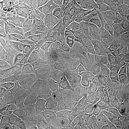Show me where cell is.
Here are the masks:
<instances>
[{"mask_svg": "<svg viewBox=\"0 0 129 129\" xmlns=\"http://www.w3.org/2000/svg\"><path fill=\"white\" fill-rule=\"evenodd\" d=\"M120 40L105 29V25L90 30L87 42L93 55L101 58L107 55Z\"/></svg>", "mask_w": 129, "mask_h": 129, "instance_id": "1", "label": "cell"}, {"mask_svg": "<svg viewBox=\"0 0 129 129\" xmlns=\"http://www.w3.org/2000/svg\"><path fill=\"white\" fill-rule=\"evenodd\" d=\"M116 14L119 13L111 7L104 0H102L90 9L78 14L74 18L91 30L105 25L109 18Z\"/></svg>", "mask_w": 129, "mask_h": 129, "instance_id": "2", "label": "cell"}, {"mask_svg": "<svg viewBox=\"0 0 129 129\" xmlns=\"http://www.w3.org/2000/svg\"><path fill=\"white\" fill-rule=\"evenodd\" d=\"M1 88V119L17 125L21 129L26 128L27 112L21 106H14Z\"/></svg>", "mask_w": 129, "mask_h": 129, "instance_id": "3", "label": "cell"}, {"mask_svg": "<svg viewBox=\"0 0 129 129\" xmlns=\"http://www.w3.org/2000/svg\"><path fill=\"white\" fill-rule=\"evenodd\" d=\"M14 89L22 92L28 99L37 106H45L46 88L39 83L23 82L13 78Z\"/></svg>", "mask_w": 129, "mask_h": 129, "instance_id": "4", "label": "cell"}, {"mask_svg": "<svg viewBox=\"0 0 129 129\" xmlns=\"http://www.w3.org/2000/svg\"><path fill=\"white\" fill-rule=\"evenodd\" d=\"M52 38L53 37L39 32L34 28L26 37L14 42L33 53L46 55V47Z\"/></svg>", "mask_w": 129, "mask_h": 129, "instance_id": "5", "label": "cell"}, {"mask_svg": "<svg viewBox=\"0 0 129 129\" xmlns=\"http://www.w3.org/2000/svg\"><path fill=\"white\" fill-rule=\"evenodd\" d=\"M100 60L107 63L117 64L128 70L129 55L125 49L124 37L120 40V42L107 55L100 58Z\"/></svg>", "mask_w": 129, "mask_h": 129, "instance_id": "6", "label": "cell"}, {"mask_svg": "<svg viewBox=\"0 0 129 129\" xmlns=\"http://www.w3.org/2000/svg\"><path fill=\"white\" fill-rule=\"evenodd\" d=\"M70 96L69 90L46 88V102L45 106L47 109H54L59 111L69 100Z\"/></svg>", "mask_w": 129, "mask_h": 129, "instance_id": "7", "label": "cell"}, {"mask_svg": "<svg viewBox=\"0 0 129 129\" xmlns=\"http://www.w3.org/2000/svg\"><path fill=\"white\" fill-rule=\"evenodd\" d=\"M33 53L23 46L19 45L15 42L11 43L9 56L11 64L14 69L25 67L28 60Z\"/></svg>", "mask_w": 129, "mask_h": 129, "instance_id": "8", "label": "cell"}, {"mask_svg": "<svg viewBox=\"0 0 129 129\" xmlns=\"http://www.w3.org/2000/svg\"><path fill=\"white\" fill-rule=\"evenodd\" d=\"M78 109L75 103L69 100L59 111L55 125L63 127L69 124L78 118Z\"/></svg>", "mask_w": 129, "mask_h": 129, "instance_id": "9", "label": "cell"}, {"mask_svg": "<svg viewBox=\"0 0 129 129\" xmlns=\"http://www.w3.org/2000/svg\"><path fill=\"white\" fill-rule=\"evenodd\" d=\"M105 29L117 39L121 40L124 37L127 30L126 21L124 16L120 14L112 15L106 22Z\"/></svg>", "mask_w": 129, "mask_h": 129, "instance_id": "10", "label": "cell"}, {"mask_svg": "<svg viewBox=\"0 0 129 129\" xmlns=\"http://www.w3.org/2000/svg\"><path fill=\"white\" fill-rule=\"evenodd\" d=\"M66 44L65 39L56 37H53L46 50V56L50 65L63 59L62 55Z\"/></svg>", "mask_w": 129, "mask_h": 129, "instance_id": "11", "label": "cell"}, {"mask_svg": "<svg viewBox=\"0 0 129 129\" xmlns=\"http://www.w3.org/2000/svg\"><path fill=\"white\" fill-rule=\"evenodd\" d=\"M65 47L74 54L80 57H87L94 55L92 54L87 42L71 35L66 39Z\"/></svg>", "mask_w": 129, "mask_h": 129, "instance_id": "12", "label": "cell"}, {"mask_svg": "<svg viewBox=\"0 0 129 129\" xmlns=\"http://www.w3.org/2000/svg\"><path fill=\"white\" fill-rule=\"evenodd\" d=\"M89 65V64L85 63L77 62L74 60L62 59L53 64H50L49 67L48 72L51 76H53L59 72L81 68H86Z\"/></svg>", "mask_w": 129, "mask_h": 129, "instance_id": "13", "label": "cell"}, {"mask_svg": "<svg viewBox=\"0 0 129 129\" xmlns=\"http://www.w3.org/2000/svg\"><path fill=\"white\" fill-rule=\"evenodd\" d=\"M47 5L59 12L64 18L74 17L75 13L74 0H50Z\"/></svg>", "mask_w": 129, "mask_h": 129, "instance_id": "14", "label": "cell"}, {"mask_svg": "<svg viewBox=\"0 0 129 129\" xmlns=\"http://www.w3.org/2000/svg\"><path fill=\"white\" fill-rule=\"evenodd\" d=\"M28 14L34 17H54L61 19L66 18L59 12L47 5H40L35 9L29 11Z\"/></svg>", "mask_w": 129, "mask_h": 129, "instance_id": "15", "label": "cell"}, {"mask_svg": "<svg viewBox=\"0 0 129 129\" xmlns=\"http://www.w3.org/2000/svg\"><path fill=\"white\" fill-rule=\"evenodd\" d=\"M48 112L45 106H38L31 112L26 123L25 129H35L38 128Z\"/></svg>", "mask_w": 129, "mask_h": 129, "instance_id": "16", "label": "cell"}, {"mask_svg": "<svg viewBox=\"0 0 129 129\" xmlns=\"http://www.w3.org/2000/svg\"><path fill=\"white\" fill-rule=\"evenodd\" d=\"M33 29V17L29 15L27 18L23 23L15 25L13 34L14 40L26 37L32 31Z\"/></svg>", "mask_w": 129, "mask_h": 129, "instance_id": "17", "label": "cell"}, {"mask_svg": "<svg viewBox=\"0 0 129 129\" xmlns=\"http://www.w3.org/2000/svg\"><path fill=\"white\" fill-rule=\"evenodd\" d=\"M33 26L35 30L46 36L54 37L56 35L55 28L43 18L33 17Z\"/></svg>", "mask_w": 129, "mask_h": 129, "instance_id": "18", "label": "cell"}, {"mask_svg": "<svg viewBox=\"0 0 129 129\" xmlns=\"http://www.w3.org/2000/svg\"><path fill=\"white\" fill-rule=\"evenodd\" d=\"M49 66V61L46 55L33 53V55L26 62L25 67L39 68L48 72Z\"/></svg>", "mask_w": 129, "mask_h": 129, "instance_id": "19", "label": "cell"}, {"mask_svg": "<svg viewBox=\"0 0 129 129\" xmlns=\"http://www.w3.org/2000/svg\"><path fill=\"white\" fill-rule=\"evenodd\" d=\"M106 83H93L90 84L82 93L81 96L87 99L91 103L96 102L99 95L102 91Z\"/></svg>", "mask_w": 129, "mask_h": 129, "instance_id": "20", "label": "cell"}, {"mask_svg": "<svg viewBox=\"0 0 129 129\" xmlns=\"http://www.w3.org/2000/svg\"><path fill=\"white\" fill-rule=\"evenodd\" d=\"M39 84L48 88L70 90V88L68 84L54 76L49 78L40 80Z\"/></svg>", "mask_w": 129, "mask_h": 129, "instance_id": "21", "label": "cell"}, {"mask_svg": "<svg viewBox=\"0 0 129 129\" xmlns=\"http://www.w3.org/2000/svg\"><path fill=\"white\" fill-rule=\"evenodd\" d=\"M123 86L119 83L109 81L107 82L102 89V92L105 97H113L121 93Z\"/></svg>", "mask_w": 129, "mask_h": 129, "instance_id": "22", "label": "cell"}, {"mask_svg": "<svg viewBox=\"0 0 129 129\" xmlns=\"http://www.w3.org/2000/svg\"><path fill=\"white\" fill-rule=\"evenodd\" d=\"M101 1L102 0H74L75 13L73 18L90 9Z\"/></svg>", "mask_w": 129, "mask_h": 129, "instance_id": "23", "label": "cell"}, {"mask_svg": "<svg viewBox=\"0 0 129 129\" xmlns=\"http://www.w3.org/2000/svg\"><path fill=\"white\" fill-rule=\"evenodd\" d=\"M101 115L108 123L117 124L120 122V116L118 112L111 108H105L102 109Z\"/></svg>", "mask_w": 129, "mask_h": 129, "instance_id": "24", "label": "cell"}, {"mask_svg": "<svg viewBox=\"0 0 129 129\" xmlns=\"http://www.w3.org/2000/svg\"><path fill=\"white\" fill-rule=\"evenodd\" d=\"M59 111L54 109H48L46 115L39 125L38 128L49 129L55 125L56 119Z\"/></svg>", "mask_w": 129, "mask_h": 129, "instance_id": "25", "label": "cell"}, {"mask_svg": "<svg viewBox=\"0 0 129 129\" xmlns=\"http://www.w3.org/2000/svg\"><path fill=\"white\" fill-rule=\"evenodd\" d=\"M13 78L23 82L39 83L40 79L20 69H14Z\"/></svg>", "mask_w": 129, "mask_h": 129, "instance_id": "26", "label": "cell"}, {"mask_svg": "<svg viewBox=\"0 0 129 129\" xmlns=\"http://www.w3.org/2000/svg\"><path fill=\"white\" fill-rule=\"evenodd\" d=\"M20 69L40 80H44L52 77L49 72L39 68L27 67L22 68Z\"/></svg>", "mask_w": 129, "mask_h": 129, "instance_id": "27", "label": "cell"}, {"mask_svg": "<svg viewBox=\"0 0 129 129\" xmlns=\"http://www.w3.org/2000/svg\"><path fill=\"white\" fill-rule=\"evenodd\" d=\"M69 18L76 31L81 34L85 41L87 42V38L90 30H89L86 25L80 23L76 18L70 17Z\"/></svg>", "mask_w": 129, "mask_h": 129, "instance_id": "28", "label": "cell"}, {"mask_svg": "<svg viewBox=\"0 0 129 129\" xmlns=\"http://www.w3.org/2000/svg\"><path fill=\"white\" fill-rule=\"evenodd\" d=\"M1 88L4 90L6 96H8L14 92V87L12 80L4 75H0Z\"/></svg>", "mask_w": 129, "mask_h": 129, "instance_id": "29", "label": "cell"}, {"mask_svg": "<svg viewBox=\"0 0 129 129\" xmlns=\"http://www.w3.org/2000/svg\"><path fill=\"white\" fill-rule=\"evenodd\" d=\"M88 78L90 79L91 84L98 83L103 84L111 81L108 76L104 73L93 71Z\"/></svg>", "mask_w": 129, "mask_h": 129, "instance_id": "30", "label": "cell"}, {"mask_svg": "<svg viewBox=\"0 0 129 129\" xmlns=\"http://www.w3.org/2000/svg\"><path fill=\"white\" fill-rule=\"evenodd\" d=\"M0 68L7 71H14L10 58L9 54L0 50Z\"/></svg>", "mask_w": 129, "mask_h": 129, "instance_id": "31", "label": "cell"}, {"mask_svg": "<svg viewBox=\"0 0 129 129\" xmlns=\"http://www.w3.org/2000/svg\"><path fill=\"white\" fill-rule=\"evenodd\" d=\"M72 101L75 103L78 111H86L89 110L91 107V103L81 95L79 96L75 100Z\"/></svg>", "mask_w": 129, "mask_h": 129, "instance_id": "32", "label": "cell"}, {"mask_svg": "<svg viewBox=\"0 0 129 129\" xmlns=\"http://www.w3.org/2000/svg\"><path fill=\"white\" fill-rule=\"evenodd\" d=\"M0 35L13 36L14 28L15 24L3 20L0 21Z\"/></svg>", "mask_w": 129, "mask_h": 129, "instance_id": "33", "label": "cell"}, {"mask_svg": "<svg viewBox=\"0 0 129 129\" xmlns=\"http://www.w3.org/2000/svg\"><path fill=\"white\" fill-rule=\"evenodd\" d=\"M107 4L119 14L124 16L126 0H104Z\"/></svg>", "mask_w": 129, "mask_h": 129, "instance_id": "34", "label": "cell"}, {"mask_svg": "<svg viewBox=\"0 0 129 129\" xmlns=\"http://www.w3.org/2000/svg\"><path fill=\"white\" fill-rule=\"evenodd\" d=\"M62 24L66 28V29L72 36H74V37H77L81 40H84L81 34H80L79 33L76 31V30L73 27L69 18H66L63 19Z\"/></svg>", "mask_w": 129, "mask_h": 129, "instance_id": "35", "label": "cell"}, {"mask_svg": "<svg viewBox=\"0 0 129 129\" xmlns=\"http://www.w3.org/2000/svg\"><path fill=\"white\" fill-rule=\"evenodd\" d=\"M63 129H93V127L89 125L85 124L77 120V119L70 123L62 127Z\"/></svg>", "mask_w": 129, "mask_h": 129, "instance_id": "36", "label": "cell"}, {"mask_svg": "<svg viewBox=\"0 0 129 129\" xmlns=\"http://www.w3.org/2000/svg\"><path fill=\"white\" fill-rule=\"evenodd\" d=\"M11 43L4 35H0V50L9 54Z\"/></svg>", "mask_w": 129, "mask_h": 129, "instance_id": "37", "label": "cell"}, {"mask_svg": "<svg viewBox=\"0 0 129 129\" xmlns=\"http://www.w3.org/2000/svg\"><path fill=\"white\" fill-rule=\"evenodd\" d=\"M43 18L48 23L50 24L52 27L55 28L56 33L58 28L60 27L63 21V19L54 17H46Z\"/></svg>", "mask_w": 129, "mask_h": 129, "instance_id": "38", "label": "cell"}, {"mask_svg": "<svg viewBox=\"0 0 129 129\" xmlns=\"http://www.w3.org/2000/svg\"><path fill=\"white\" fill-rule=\"evenodd\" d=\"M0 129H21L17 125L7 120L1 119Z\"/></svg>", "mask_w": 129, "mask_h": 129, "instance_id": "39", "label": "cell"}, {"mask_svg": "<svg viewBox=\"0 0 129 129\" xmlns=\"http://www.w3.org/2000/svg\"><path fill=\"white\" fill-rule=\"evenodd\" d=\"M71 35L68 32L66 28L61 24L60 27L58 28L57 31L56 35L55 37L66 40L68 37Z\"/></svg>", "mask_w": 129, "mask_h": 129, "instance_id": "40", "label": "cell"}, {"mask_svg": "<svg viewBox=\"0 0 129 129\" xmlns=\"http://www.w3.org/2000/svg\"><path fill=\"white\" fill-rule=\"evenodd\" d=\"M119 107L120 111L124 114L129 116V102L122 100L119 103Z\"/></svg>", "mask_w": 129, "mask_h": 129, "instance_id": "41", "label": "cell"}, {"mask_svg": "<svg viewBox=\"0 0 129 129\" xmlns=\"http://www.w3.org/2000/svg\"><path fill=\"white\" fill-rule=\"evenodd\" d=\"M121 94L123 98L122 100L129 102V86L123 87Z\"/></svg>", "mask_w": 129, "mask_h": 129, "instance_id": "42", "label": "cell"}, {"mask_svg": "<svg viewBox=\"0 0 129 129\" xmlns=\"http://www.w3.org/2000/svg\"><path fill=\"white\" fill-rule=\"evenodd\" d=\"M129 16V0H126L125 7L124 11V17L126 21Z\"/></svg>", "mask_w": 129, "mask_h": 129, "instance_id": "43", "label": "cell"}, {"mask_svg": "<svg viewBox=\"0 0 129 129\" xmlns=\"http://www.w3.org/2000/svg\"><path fill=\"white\" fill-rule=\"evenodd\" d=\"M125 44H129V30L124 36Z\"/></svg>", "mask_w": 129, "mask_h": 129, "instance_id": "44", "label": "cell"}, {"mask_svg": "<svg viewBox=\"0 0 129 129\" xmlns=\"http://www.w3.org/2000/svg\"><path fill=\"white\" fill-rule=\"evenodd\" d=\"M126 24H127V30H126V34H127V33L128 32L129 30V16L126 20Z\"/></svg>", "mask_w": 129, "mask_h": 129, "instance_id": "45", "label": "cell"}, {"mask_svg": "<svg viewBox=\"0 0 129 129\" xmlns=\"http://www.w3.org/2000/svg\"><path fill=\"white\" fill-rule=\"evenodd\" d=\"M63 129V128L62 127H60V126H57V125H55L54 126H53L52 127L50 128L49 129Z\"/></svg>", "mask_w": 129, "mask_h": 129, "instance_id": "46", "label": "cell"}, {"mask_svg": "<svg viewBox=\"0 0 129 129\" xmlns=\"http://www.w3.org/2000/svg\"><path fill=\"white\" fill-rule=\"evenodd\" d=\"M125 49H126V52L129 55V44H125Z\"/></svg>", "mask_w": 129, "mask_h": 129, "instance_id": "47", "label": "cell"}, {"mask_svg": "<svg viewBox=\"0 0 129 129\" xmlns=\"http://www.w3.org/2000/svg\"><path fill=\"white\" fill-rule=\"evenodd\" d=\"M111 129H124L123 127L120 126H117L115 125L114 126H113V127H112Z\"/></svg>", "mask_w": 129, "mask_h": 129, "instance_id": "48", "label": "cell"}, {"mask_svg": "<svg viewBox=\"0 0 129 129\" xmlns=\"http://www.w3.org/2000/svg\"><path fill=\"white\" fill-rule=\"evenodd\" d=\"M5 0H0V2H1V3H2V2H4V1H5Z\"/></svg>", "mask_w": 129, "mask_h": 129, "instance_id": "49", "label": "cell"}, {"mask_svg": "<svg viewBox=\"0 0 129 129\" xmlns=\"http://www.w3.org/2000/svg\"><path fill=\"white\" fill-rule=\"evenodd\" d=\"M128 72H129V68H128Z\"/></svg>", "mask_w": 129, "mask_h": 129, "instance_id": "50", "label": "cell"}, {"mask_svg": "<svg viewBox=\"0 0 129 129\" xmlns=\"http://www.w3.org/2000/svg\"></svg>", "mask_w": 129, "mask_h": 129, "instance_id": "51", "label": "cell"}]
</instances>
